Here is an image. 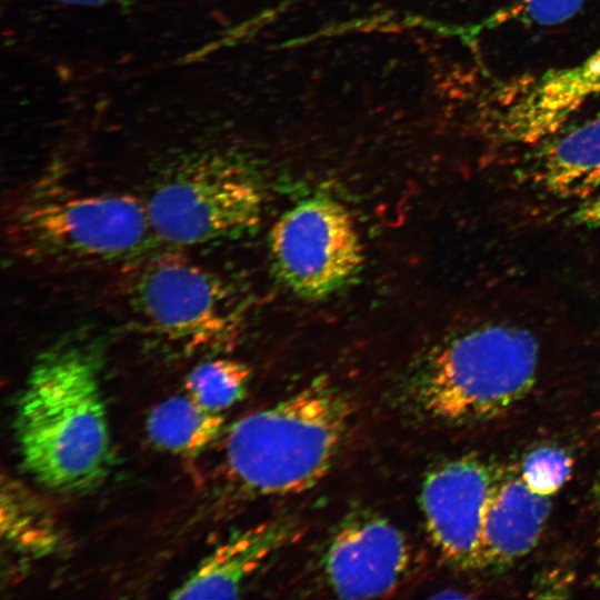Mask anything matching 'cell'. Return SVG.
<instances>
[{
    "label": "cell",
    "instance_id": "obj_1",
    "mask_svg": "<svg viewBox=\"0 0 600 600\" xmlns=\"http://www.w3.org/2000/svg\"><path fill=\"white\" fill-rule=\"evenodd\" d=\"M14 432L22 463L46 487L84 492L106 479L112 449L92 343L69 338L38 356L17 403Z\"/></svg>",
    "mask_w": 600,
    "mask_h": 600
},
{
    "label": "cell",
    "instance_id": "obj_2",
    "mask_svg": "<svg viewBox=\"0 0 600 600\" xmlns=\"http://www.w3.org/2000/svg\"><path fill=\"white\" fill-rule=\"evenodd\" d=\"M353 407L327 379L239 420L226 441L228 474L257 497L287 496L316 486L346 441Z\"/></svg>",
    "mask_w": 600,
    "mask_h": 600
},
{
    "label": "cell",
    "instance_id": "obj_3",
    "mask_svg": "<svg viewBox=\"0 0 600 600\" xmlns=\"http://www.w3.org/2000/svg\"><path fill=\"white\" fill-rule=\"evenodd\" d=\"M4 234L17 258L51 269L124 260L153 236L146 202L136 197L53 183L34 186L9 201Z\"/></svg>",
    "mask_w": 600,
    "mask_h": 600
},
{
    "label": "cell",
    "instance_id": "obj_4",
    "mask_svg": "<svg viewBox=\"0 0 600 600\" xmlns=\"http://www.w3.org/2000/svg\"><path fill=\"white\" fill-rule=\"evenodd\" d=\"M539 367L537 337L510 321H484L434 351L413 387L429 417L446 422L486 421L530 391Z\"/></svg>",
    "mask_w": 600,
    "mask_h": 600
},
{
    "label": "cell",
    "instance_id": "obj_5",
    "mask_svg": "<svg viewBox=\"0 0 600 600\" xmlns=\"http://www.w3.org/2000/svg\"><path fill=\"white\" fill-rule=\"evenodd\" d=\"M262 192L252 173L221 154H201L164 176L146 202L153 236L176 246H198L256 228Z\"/></svg>",
    "mask_w": 600,
    "mask_h": 600
},
{
    "label": "cell",
    "instance_id": "obj_6",
    "mask_svg": "<svg viewBox=\"0 0 600 600\" xmlns=\"http://www.w3.org/2000/svg\"><path fill=\"white\" fill-rule=\"evenodd\" d=\"M128 297L149 329L188 347L226 343L240 328L239 307L224 281L179 257L159 258L137 271Z\"/></svg>",
    "mask_w": 600,
    "mask_h": 600
},
{
    "label": "cell",
    "instance_id": "obj_7",
    "mask_svg": "<svg viewBox=\"0 0 600 600\" xmlns=\"http://www.w3.org/2000/svg\"><path fill=\"white\" fill-rule=\"evenodd\" d=\"M273 269L294 294L329 297L351 281L363 263V247L348 209L314 197L287 210L269 234Z\"/></svg>",
    "mask_w": 600,
    "mask_h": 600
},
{
    "label": "cell",
    "instance_id": "obj_8",
    "mask_svg": "<svg viewBox=\"0 0 600 600\" xmlns=\"http://www.w3.org/2000/svg\"><path fill=\"white\" fill-rule=\"evenodd\" d=\"M491 467L472 457L442 462L424 477L420 506L429 537L447 562L482 566V526L498 483Z\"/></svg>",
    "mask_w": 600,
    "mask_h": 600
},
{
    "label": "cell",
    "instance_id": "obj_9",
    "mask_svg": "<svg viewBox=\"0 0 600 600\" xmlns=\"http://www.w3.org/2000/svg\"><path fill=\"white\" fill-rule=\"evenodd\" d=\"M411 556L407 538L393 523L371 512H356L328 541L321 576L339 598L386 597L407 577Z\"/></svg>",
    "mask_w": 600,
    "mask_h": 600
},
{
    "label": "cell",
    "instance_id": "obj_10",
    "mask_svg": "<svg viewBox=\"0 0 600 600\" xmlns=\"http://www.w3.org/2000/svg\"><path fill=\"white\" fill-rule=\"evenodd\" d=\"M298 532L293 520L281 518L240 533L204 558L170 598H237L249 577Z\"/></svg>",
    "mask_w": 600,
    "mask_h": 600
},
{
    "label": "cell",
    "instance_id": "obj_11",
    "mask_svg": "<svg viewBox=\"0 0 600 600\" xmlns=\"http://www.w3.org/2000/svg\"><path fill=\"white\" fill-rule=\"evenodd\" d=\"M534 147L522 170L529 186L577 203L600 193V116Z\"/></svg>",
    "mask_w": 600,
    "mask_h": 600
},
{
    "label": "cell",
    "instance_id": "obj_12",
    "mask_svg": "<svg viewBox=\"0 0 600 600\" xmlns=\"http://www.w3.org/2000/svg\"><path fill=\"white\" fill-rule=\"evenodd\" d=\"M551 503L521 479L499 480L482 526V566H503L527 554L538 542Z\"/></svg>",
    "mask_w": 600,
    "mask_h": 600
},
{
    "label": "cell",
    "instance_id": "obj_13",
    "mask_svg": "<svg viewBox=\"0 0 600 600\" xmlns=\"http://www.w3.org/2000/svg\"><path fill=\"white\" fill-rule=\"evenodd\" d=\"M224 418L198 404L188 394L172 397L149 413L146 430L160 450L192 457L210 447L220 436Z\"/></svg>",
    "mask_w": 600,
    "mask_h": 600
},
{
    "label": "cell",
    "instance_id": "obj_14",
    "mask_svg": "<svg viewBox=\"0 0 600 600\" xmlns=\"http://www.w3.org/2000/svg\"><path fill=\"white\" fill-rule=\"evenodd\" d=\"M2 538L17 551L32 557L52 553L59 541L52 514L46 504L21 483L2 477Z\"/></svg>",
    "mask_w": 600,
    "mask_h": 600
},
{
    "label": "cell",
    "instance_id": "obj_15",
    "mask_svg": "<svg viewBox=\"0 0 600 600\" xmlns=\"http://www.w3.org/2000/svg\"><path fill=\"white\" fill-rule=\"evenodd\" d=\"M251 369L241 361L218 358L194 367L187 376V394L202 408L220 413L242 400Z\"/></svg>",
    "mask_w": 600,
    "mask_h": 600
},
{
    "label": "cell",
    "instance_id": "obj_16",
    "mask_svg": "<svg viewBox=\"0 0 600 600\" xmlns=\"http://www.w3.org/2000/svg\"><path fill=\"white\" fill-rule=\"evenodd\" d=\"M584 0H517L500 8L481 22L472 26L469 33L496 29L510 22L524 26H553L572 18Z\"/></svg>",
    "mask_w": 600,
    "mask_h": 600
},
{
    "label": "cell",
    "instance_id": "obj_17",
    "mask_svg": "<svg viewBox=\"0 0 600 600\" xmlns=\"http://www.w3.org/2000/svg\"><path fill=\"white\" fill-rule=\"evenodd\" d=\"M571 469L572 459L564 450L542 447L524 458L521 479L533 492L549 497L568 481Z\"/></svg>",
    "mask_w": 600,
    "mask_h": 600
},
{
    "label": "cell",
    "instance_id": "obj_18",
    "mask_svg": "<svg viewBox=\"0 0 600 600\" xmlns=\"http://www.w3.org/2000/svg\"><path fill=\"white\" fill-rule=\"evenodd\" d=\"M570 218L574 226L600 229V193L577 203Z\"/></svg>",
    "mask_w": 600,
    "mask_h": 600
},
{
    "label": "cell",
    "instance_id": "obj_19",
    "mask_svg": "<svg viewBox=\"0 0 600 600\" xmlns=\"http://www.w3.org/2000/svg\"><path fill=\"white\" fill-rule=\"evenodd\" d=\"M69 4H79V6H100L107 0H56Z\"/></svg>",
    "mask_w": 600,
    "mask_h": 600
}]
</instances>
